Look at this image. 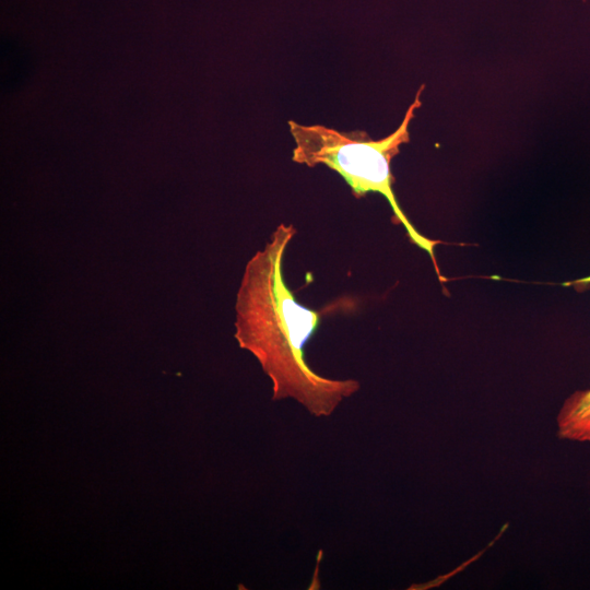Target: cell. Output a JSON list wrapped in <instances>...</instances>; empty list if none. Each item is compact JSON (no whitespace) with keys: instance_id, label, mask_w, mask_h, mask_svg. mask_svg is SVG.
<instances>
[{"instance_id":"1","label":"cell","mask_w":590,"mask_h":590,"mask_svg":"<svg viewBox=\"0 0 590 590\" xmlns=\"http://www.w3.org/2000/svg\"><path fill=\"white\" fill-rule=\"evenodd\" d=\"M296 228L280 224L263 249L248 261L236 299V333L272 382V400L294 399L316 417L330 416L355 394V379L314 371L305 345L321 322V311L297 302L283 275L286 249Z\"/></svg>"},{"instance_id":"2","label":"cell","mask_w":590,"mask_h":590,"mask_svg":"<svg viewBox=\"0 0 590 590\" xmlns=\"http://www.w3.org/2000/svg\"><path fill=\"white\" fill-rule=\"evenodd\" d=\"M423 87L417 91L397 130L379 140L369 139L363 131L341 132L322 125L307 126L290 120L288 126L295 142L292 160L308 167L321 164L334 170L355 198L369 192L384 196L397 222L404 227L410 240L427 252L440 278L435 255L439 241L422 235L402 211L393 191L391 172L392 158L400 152V146L410 141L409 127L422 105Z\"/></svg>"},{"instance_id":"3","label":"cell","mask_w":590,"mask_h":590,"mask_svg":"<svg viewBox=\"0 0 590 590\" xmlns=\"http://www.w3.org/2000/svg\"><path fill=\"white\" fill-rule=\"evenodd\" d=\"M569 284H590V275ZM556 426L558 438L590 444V388L575 391L564 401Z\"/></svg>"}]
</instances>
